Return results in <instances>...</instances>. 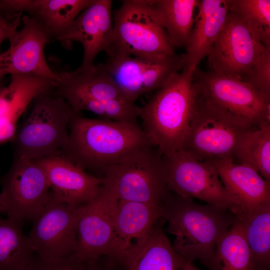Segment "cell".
<instances>
[{"instance_id":"29","label":"cell","mask_w":270,"mask_h":270,"mask_svg":"<svg viewBox=\"0 0 270 270\" xmlns=\"http://www.w3.org/2000/svg\"><path fill=\"white\" fill-rule=\"evenodd\" d=\"M75 112L90 111L100 118L122 122L137 123L142 108L128 100H97L80 96L64 99Z\"/></svg>"},{"instance_id":"18","label":"cell","mask_w":270,"mask_h":270,"mask_svg":"<svg viewBox=\"0 0 270 270\" xmlns=\"http://www.w3.org/2000/svg\"><path fill=\"white\" fill-rule=\"evenodd\" d=\"M112 6L110 0H92L59 41L67 49H70L73 42L82 44L84 56L79 68H92L96 56L108 46L113 32Z\"/></svg>"},{"instance_id":"9","label":"cell","mask_w":270,"mask_h":270,"mask_svg":"<svg viewBox=\"0 0 270 270\" xmlns=\"http://www.w3.org/2000/svg\"><path fill=\"white\" fill-rule=\"evenodd\" d=\"M0 182L1 212L22 224L36 219L50 200L48 178L36 160L14 156L10 170Z\"/></svg>"},{"instance_id":"20","label":"cell","mask_w":270,"mask_h":270,"mask_svg":"<svg viewBox=\"0 0 270 270\" xmlns=\"http://www.w3.org/2000/svg\"><path fill=\"white\" fill-rule=\"evenodd\" d=\"M186 52L182 54V70L194 72L200 61L208 56L225 24L228 0H202Z\"/></svg>"},{"instance_id":"14","label":"cell","mask_w":270,"mask_h":270,"mask_svg":"<svg viewBox=\"0 0 270 270\" xmlns=\"http://www.w3.org/2000/svg\"><path fill=\"white\" fill-rule=\"evenodd\" d=\"M22 28L8 39L10 45L0 53V80L10 74L32 75L56 80L58 73L48 64L44 54L50 39L40 25L26 14Z\"/></svg>"},{"instance_id":"8","label":"cell","mask_w":270,"mask_h":270,"mask_svg":"<svg viewBox=\"0 0 270 270\" xmlns=\"http://www.w3.org/2000/svg\"><path fill=\"white\" fill-rule=\"evenodd\" d=\"M196 90L206 100L250 128L270 124V96L240 80L198 66L192 74Z\"/></svg>"},{"instance_id":"5","label":"cell","mask_w":270,"mask_h":270,"mask_svg":"<svg viewBox=\"0 0 270 270\" xmlns=\"http://www.w3.org/2000/svg\"><path fill=\"white\" fill-rule=\"evenodd\" d=\"M31 110L12 140L14 156L38 160L62 151L68 138L74 112L54 89L38 94Z\"/></svg>"},{"instance_id":"27","label":"cell","mask_w":270,"mask_h":270,"mask_svg":"<svg viewBox=\"0 0 270 270\" xmlns=\"http://www.w3.org/2000/svg\"><path fill=\"white\" fill-rule=\"evenodd\" d=\"M184 260L159 224L128 270H180Z\"/></svg>"},{"instance_id":"34","label":"cell","mask_w":270,"mask_h":270,"mask_svg":"<svg viewBox=\"0 0 270 270\" xmlns=\"http://www.w3.org/2000/svg\"><path fill=\"white\" fill-rule=\"evenodd\" d=\"M14 12L10 0H0V22L10 20L18 14Z\"/></svg>"},{"instance_id":"35","label":"cell","mask_w":270,"mask_h":270,"mask_svg":"<svg viewBox=\"0 0 270 270\" xmlns=\"http://www.w3.org/2000/svg\"><path fill=\"white\" fill-rule=\"evenodd\" d=\"M84 270H106L104 263L100 259L92 260L86 262Z\"/></svg>"},{"instance_id":"37","label":"cell","mask_w":270,"mask_h":270,"mask_svg":"<svg viewBox=\"0 0 270 270\" xmlns=\"http://www.w3.org/2000/svg\"><path fill=\"white\" fill-rule=\"evenodd\" d=\"M5 81L4 80V79L2 80H0V92L3 90L5 88L6 86Z\"/></svg>"},{"instance_id":"25","label":"cell","mask_w":270,"mask_h":270,"mask_svg":"<svg viewBox=\"0 0 270 270\" xmlns=\"http://www.w3.org/2000/svg\"><path fill=\"white\" fill-rule=\"evenodd\" d=\"M243 223L254 270H270V204L236 217Z\"/></svg>"},{"instance_id":"30","label":"cell","mask_w":270,"mask_h":270,"mask_svg":"<svg viewBox=\"0 0 270 270\" xmlns=\"http://www.w3.org/2000/svg\"><path fill=\"white\" fill-rule=\"evenodd\" d=\"M229 10L240 19L255 40L270 46V0H228Z\"/></svg>"},{"instance_id":"15","label":"cell","mask_w":270,"mask_h":270,"mask_svg":"<svg viewBox=\"0 0 270 270\" xmlns=\"http://www.w3.org/2000/svg\"><path fill=\"white\" fill-rule=\"evenodd\" d=\"M118 200L103 184L97 196L82 206L77 225L78 248L74 256L86 262L106 256L112 242Z\"/></svg>"},{"instance_id":"33","label":"cell","mask_w":270,"mask_h":270,"mask_svg":"<svg viewBox=\"0 0 270 270\" xmlns=\"http://www.w3.org/2000/svg\"><path fill=\"white\" fill-rule=\"evenodd\" d=\"M22 14L0 22V46L3 42L8 40L16 32L20 25Z\"/></svg>"},{"instance_id":"36","label":"cell","mask_w":270,"mask_h":270,"mask_svg":"<svg viewBox=\"0 0 270 270\" xmlns=\"http://www.w3.org/2000/svg\"><path fill=\"white\" fill-rule=\"evenodd\" d=\"M180 270H199L192 263L186 260L185 259L183 261Z\"/></svg>"},{"instance_id":"17","label":"cell","mask_w":270,"mask_h":270,"mask_svg":"<svg viewBox=\"0 0 270 270\" xmlns=\"http://www.w3.org/2000/svg\"><path fill=\"white\" fill-rule=\"evenodd\" d=\"M36 160L45 171L50 195L56 200L82 206L100 193L102 178L87 172L59 152Z\"/></svg>"},{"instance_id":"11","label":"cell","mask_w":270,"mask_h":270,"mask_svg":"<svg viewBox=\"0 0 270 270\" xmlns=\"http://www.w3.org/2000/svg\"><path fill=\"white\" fill-rule=\"evenodd\" d=\"M168 190L185 198H197L209 204L231 210L232 201L215 168L182 149L162 156Z\"/></svg>"},{"instance_id":"24","label":"cell","mask_w":270,"mask_h":270,"mask_svg":"<svg viewBox=\"0 0 270 270\" xmlns=\"http://www.w3.org/2000/svg\"><path fill=\"white\" fill-rule=\"evenodd\" d=\"M22 224L0 217V270H24L35 256Z\"/></svg>"},{"instance_id":"28","label":"cell","mask_w":270,"mask_h":270,"mask_svg":"<svg viewBox=\"0 0 270 270\" xmlns=\"http://www.w3.org/2000/svg\"><path fill=\"white\" fill-rule=\"evenodd\" d=\"M216 259L220 270H254L241 220L236 218L219 240Z\"/></svg>"},{"instance_id":"21","label":"cell","mask_w":270,"mask_h":270,"mask_svg":"<svg viewBox=\"0 0 270 270\" xmlns=\"http://www.w3.org/2000/svg\"><path fill=\"white\" fill-rule=\"evenodd\" d=\"M53 81L32 75L14 74L0 94V144L11 142L20 116L40 94L53 90Z\"/></svg>"},{"instance_id":"10","label":"cell","mask_w":270,"mask_h":270,"mask_svg":"<svg viewBox=\"0 0 270 270\" xmlns=\"http://www.w3.org/2000/svg\"><path fill=\"white\" fill-rule=\"evenodd\" d=\"M162 206L119 200L114 216L112 242L106 256V270H128L160 224Z\"/></svg>"},{"instance_id":"31","label":"cell","mask_w":270,"mask_h":270,"mask_svg":"<svg viewBox=\"0 0 270 270\" xmlns=\"http://www.w3.org/2000/svg\"><path fill=\"white\" fill-rule=\"evenodd\" d=\"M242 81L270 96V46H266Z\"/></svg>"},{"instance_id":"32","label":"cell","mask_w":270,"mask_h":270,"mask_svg":"<svg viewBox=\"0 0 270 270\" xmlns=\"http://www.w3.org/2000/svg\"><path fill=\"white\" fill-rule=\"evenodd\" d=\"M86 262L74 255L60 258H43L35 254L24 270H84Z\"/></svg>"},{"instance_id":"16","label":"cell","mask_w":270,"mask_h":270,"mask_svg":"<svg viewBox=\"0 0 270 270\" xmlns=\"http://www.w3.org/2000/svg\"><path fill=\"white\" fill-rule=\"evenodd\" d=\"M265 47L228 10L224 28L208 56L210 70L241 80Z\"/></svg>"},{"instance_id":"23","label":"cell","mask_w":270,"mask_h":270,"mask_svg":"<svg viewBox=\"0 0 270 270\" xmlns=\"http://www.w3.org/2000/svg\"><path fill=\"white\" fill-rule=\"evenodd\" d=\"M174 48H186L195 22L199 0H150Z\"/></svg>"},{"instance_id":"4","label":"cell","mask_w":270,"mask_h":270,"mask_svg":"<svg viewBox=\"0 0 270 270\" xmlns=\"http://www.w3.org/2000/svg\"><path fill=\"white\" fill-rule=\"evenodd\" d=\"M108 58H160L176 54L150 0H126L114 12Z\"/></svg>"},{"instance_id":"19","label":"cell","mask_w":270,"mask_h":270,"mask_svg":"<svg viewBox=\"0 0 270 270\" xmlns=\"http://www.w3.org/2000/svg\"><path fill=\"white\" fill-rule=\"evenodd\" d=\"M216 170L232 202L236 217L247 215L270 204V182L248 166L232 158L207 161Z\"/></svg>"},{"instance_id":"7","label":"cell","mask_w":270,"mask_h":270,"mask_svg":"<svg viewBox=\"0 0 270 270\" xmlns=\"http://www.w3.org/2000/svg\"><path fill=\"white\" fill-rule=\"evenodd\" d=\"M102 178L119 200L162 206L170 192L163 156L152 145L110 167Z\"/></svg>"},{"instance_id":"26","label":"cell","mask_w":270,"mask_h":270,"mask_svg":"<svg viewBox=\"0 0 270 270\" xmlns=\"http://www.w3.org/2000/svg\"><path fill=\"white\" fill-rule=\"evenodd\" d=\"M233 161L249 166L270 182V124L249 130L236 149Z\"/></svg>"},{"instance_id":"22","label":"cell","mask_w":270,"mask_h":270,"mask_svg":"<svg viewBox=\"0 0 270 270\" xmlns=\"http://www.w3.org/2000/svg\"><path fill=\"white\" fill-rule=\"evenodd\" d=\"M92 0H12L15 12L26 13L43 28L50 38L60 41L80 14Z\"/></svg>"},{"instance_id":"1","label":"cell","mask_w":270,"mask_h":270,"mask_svg":"<svg viewBox=\"0 0 270 270\" xmlns=\"http://www.w3.org/2000/svg\"><path fill=\"white\" fill-rule=\"evenodd\" d=\"M150 145L138 123L88 118L74 112L67 144L59 153L102 176L108 168Z\"/></svg>"},{"instance_id":"38","label":"cell","mask_w":270,"mask_h":270,"mask_svg":"<svg viewBox=\"0 0 270 270\" xmlns=\"http://www.w3.org/2000/svg\"><path fill=\"white\" fill-rule=\"evenodd\" d=\"M0 212H1L0 206Z\"/></svg>"},{"instance_id":"13","label":"cell","mask_w":270,"mask_h":270,"mask_svg":"<svg viewBox=\"0 0 270 270\" xmlns=\"http://www.w3.org/2000/svg\"><path fill=\"white\" fill-rule=\"evenodd\" d=\"M105 68L124 96L134 102L160 89L182 69V54L160 58L122 56L108 58Z\"/></svg>"},{"instance_id":"6","label":"cell","mask_w":270,"mask_h":270,"mask_svg":"<svg viewBox=\"0 0 270 270\" xmlns=\"http://www.w3.org/2000/svg\"><path fill=\"white\" fill-rule=\"evenodd\" d=\"M194 89L193 108L182 149L201 162L233 160L242 137L254 128L244 124Z\"/></svg>"},{"instance_id":"2","label":"cell","mask_w":270,"mask_h":270,"mask_svg":"<svg viewBox=\"0 0 270 270\" xmlns=\"http://www.w3.org/2000/svg\"><path fill=\"white\" fill-rule=\"evenodd\" d=\"M162 218L168 222V232L175 236L172 246L180 256L190 262L200 260L210 270H220L217 245L236 219L230 210L200 204L170 191Z\"/></svg>"},{"instance_id":"12","label":"cell","mask_w":270,"mask_h":270,"mask_svg":"<svg viewBox=\"0 0 270 270\" xmlns=\"http://www.w3.org/2000/svg\"><path fill=\"white\" fill-rule=\"evenodd\" d=\"M82 206L58 201L50 193L48 204L32 221L28 235L36 256L60 258L76 253L78 222Z\"/></svg>"},{"instance_id":"3","label":"cell","mask_w":270,"mask_h":270,"mask_svg":"<svg viewBox=\"0 0 270 270\" xmlns=\"http://www.w3.org/2000/svg\"><path fill=\"white\" fill-rule=\"evenodd\" d=\"M192 74L182 70L142 108L141 128L162 156L182 149L194 102Z\"/></svg>"}]
</instances>
